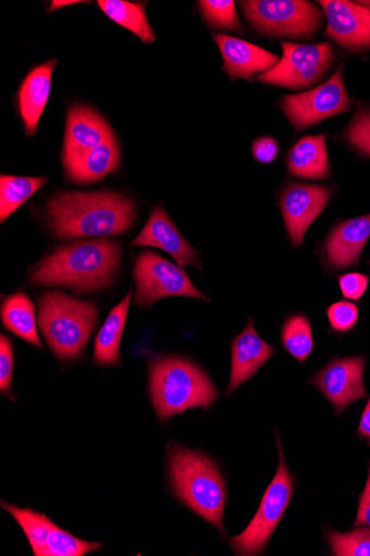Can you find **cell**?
Masks as SVG:
<instances>
[{
    "label": "cell",
    "mask_w": 370,
    "mask_h": 556,
    "mask_svg": "<svg viewBox=\"0 0 370 556\" xmlns=\"http://www.w3.org/2000/svg\"><path fill=\"white\" fill-rule=\"evenodd\" d=\"M107 123L85 106H75L68 113L64 148L65 166L81 157L88 150L113 139Z\"/></svg>",
    "instance_id": "18"
},
{
    "label": "cell",
    "mask_w": 370,
    "mask_h": 556,
    "mask_svg": "<svg viewBox=\"0 0 370 556\" xmlns=\"http://www.w3.org/2000/svg\"><path fill=\"white\" fill-rule=\"evenodd\" d=\"M47 181V178L3 175L0 179V220L4 223Z\"/></svg>",
    "instance_id": "26"
},
{
    "label": "cell",
    "mask_w": 370,
    "mask_h": 556,
    "mask_svg": "<svg viewBox=\"0 0 370 556\" xmlns=\"http://www.w3.org/2000/svg\"><path fill=\"white\" fill-rule=\"evenodd\" d=\"M97 323L98 308L93 302L58 291L44 292L39 300V327L60 361L72 362L80 357Z\"/></svg>",
    "instance_id": "5"
},
{
    "label": "cell",
    "mask_w": 370,
    "mask_h": 556,
    "mask_svg": "<svg viewBox=\"0 0 370 556\" xmlns=\"http://www.w3.org/2000/svg\"><path fill=\"white\" fill-rule=\"evenodd\" d=\"M327 540L333 555L370 556V529L368 528L356 529L347 533L330 530Z\"/></svg>",
    "instance_id": "28"
},
{
    "label": "cell",
    "mask_w": 370,
    "mask_h": 556,
    "mask_svg": "<svg viewBox=\"0 0 370 556\" xmlns=\"http://www.w3.org/2000/svg\"><path fill=\"white\" fill-rule=\"evenodd\" d=\"M200 8L206 21L217 28L240 30L241 23L233 0H203Z\"/></svg>",
    "instance_id": "29"
},
{
    "label": "cell",
    "mask_w": 370,
    "mask_h": 556,
    "mask_svg": "<svg viewBox=\"0 0 370 556\" xmlns=\"http://www.w3.org/2000/svg\"><path fill=\"white\" fill-rule=\"evenodd\" d=\"M346 140L370 159V110H359L345 131Z\"/></svg>",
    "instance_id": "30"
},
{
    "label": "cell",
    "mask_w": 370,
    "mask_h": 556,
    "mask_svg": "<svg viewBox=\"0 0 370 556\" xmlns=\"http://www.w3.org/2000/svg\"><path fill=\"white\" fill-rule=\"evenodd\" d=\"M120 164V151L116 138L87 151L66 167L68 177L77 184H92L115 172Z\"/></svg>",
    "instance_id": "22"
},
{
    "label": "cell",
    "mask_w": 370,
    "mask_h": 556,
    "mask_svg": "<svg viewBox=\"0 0 370 556\" xmlns=\"http://www.w3.org/2000/svg\"><path fill=\"white\" fill-rule=\"evenodd\" d=\"M132 292L116 306L99 331L93 353V363L99 366L120 364V345L130 308Z\"/></svg>",
    "instance_id": "23"
},
{
    "label": "cell",
    "mask_w": 370,
    "mask_h": 556,
    "mask_svg": "<svg viewBox=\"0 0 370 556\" xmlns=\"http://www.w3.org/2000/svg\"><path fill=\"white\" fill-rule=\"evenodd\" d=\"M281 106L296 130H304L349 111L352 100L345 87L343 68L326 84L312 90L285 96Z\"/></svg>",
    "instance_id": "10"
},
{
    "label": "cell",
    "mask_w": 370,
    "mask_h": 556,
    "mask_svg": "<svg viewBox=\"0 0 370 556\" xmlns=\"http://www.w3.org/2000/svg\"><path fill=\"white\" fill-rule=\"evenodd\" d=\"M2 507L21 526L36 556H84L102 547L101 543L71 534L33 509H22L4 501Z\"/></svg>",
    "instance_id": "11"
},
{
    "label": "cell",
    "mask_w": 370,
    "mask_h": 556,
    "mask_svg": "<svg viewBox=\"0 0 370 556\" xmlns=\"http://www.w3.org/2000/svg\"><path fill=\"white\" fill-rule=\"evenodd\" d=\"M150 395L161 421L194 408H208L219 397L213 380L195 364L179 357L150 363Z\"/></svg>",
    "instance_id": "4"
},
{
    "label": "cell",
    "mask_w": 370,
    "mask_h": 556,
    "mask_svg": "<svg viewBox=\"0 0 370 556\" xmlns=\"http://www.w3.org/2000/svg\"><path fill=\"white\" fill-rule=\"evenodd\" d=\"M119 243L97 239L76 241L59 248L31 273L36 286H61L76 292H91L111 286L119 270Z\"/></svg>",
    "instance_id": "2"
},
{
    "label": "cell",
    "mask_w": 370,
    "mask_h": 556,
    "mask_svg": "<svg viewBox=\"0 0 370 556\" xmlns=\"http://www.w3.org/2000/svg\"><path fill=\"white\" fill-rule=\"evenodd\" d=\"M56 61H50L35 68L25 79L18 93L20 111L27 130L33 136L47 105L51 89L52 72Z\"/></svg>",
    "instance_id": "21"
},
{
    "label": "cell",
    "mask_w": 370,
    "mask_h": 556,
    "mask_svg": "<svg viewBox=\"0 0 370 556\" xmlns=\"http://www.w3.org/2000/svg\"><path fill=\"white\" fill-rule=\"evenodd\" d=\"M227 73L234 78L251 79L258 73H268L280 59L268 50L228 35H217Z\"/></svg>",
    "instance_id": "19"
},
{
    "label": "cell",
    "mask_w": 370,
    "mask_h": 556,
    "mask_svg": "<svg viewBox=\"0 0 370 556\" xmlns=\"http://www.w3.org/2000/svg\"><path fill=\"white\" fill-rule=\"evenodd\" d=\"M137 283L136 306L151 307L163 298L189 296L209 301L189 279L186 271L153 251H143L133 271Z\"/></svg>",
    "instance_id": "8"
},
{
    "label": "cell",
    "mask_w": 370,
    "mask_h": 556,
    "mask_svg": "<svg viewBox=\"0 0 370 556\" xmlns=\"http://www.w3.org/2000/svg\"><path fill=\"white\" fill-rule=\"evenodd\" d=\"M328 318L334 331L346 333L357 325L359 311L352 302L339 301L329 307Z\"/></svg>",
    "instance_id": "31"
},
{
    "label": "cell",
    "mask_w": 370,
    "mask_h": 556,
    "mask_svg": "<svg viewBox=\"0 0 370 556\" xmlns=\"http://www.w3.org/2000/svg\"><path fill=\"white\" fill-rule=\"evenodd\" d=\"M168 473L175 496L224 533L228 492L218 465L201 452L173 444L168 448Z\"/></svg>",
    "instance_id": "3"
},
{
    "label": "cell",
    "mask_w": 370,
    "mask_h": 556,
    "mask_svg": "<svg viewBox=\"0 0 370 556\" xmlns=\"http://www.w3.org/2000/svg\"><path fill=\"white\" fill-rule=\"evenodd\" d=\"M369 238L370 214L335 227L324 244V258L329 269L339 271L358 265Z\"/></svg>",
    "instance_id": "16"
},
{
    "label": "cell",
    "mask_w": 370,
    "mask_h": 556,
    "mask_svg": "<svg viewBox=\"0 0 370 556\" xmlns=\"http://www.w3.org/2000/svg\"><path fill=\"white\" fill-rule=\"evenodd\" d=\"M254 160L260 164H272L279 155V143L271 137H263L253 143Z\"/></svg>",
    "instance_id": "34"
},
{
    "label": "cell",
    "mask_w": 370,
    "mask_h": 556,
    "mask_svg": "<svg viewBox=\"0 0 370 556\" xmlns=\"http://www.w3.org/2000/svg\"><path fill=\"white\" fill-rule=\"evenodd\" d=\"M357 435L370 444V399L360 418Z\"/></svg>",
    "instance_id": "36"
},
{
    "label": "cell",
    "mask_w": 370,
    "mask_h": 556,
    "mask_svg": "<svg viewBox=\"0 0 370 556\" xmlns=\"http://www.w3.org/2000/svg\"><path fill=\"white\" fill-rule=\"evenodd\" d=\"M339 282L345 298L360 300L368 288L369 278L358 273H349L341 276Z\"/></svg>",
    "instance_id": "33"
},
{
    "label": "cell",
    "mask_w": 370,
    "mask_h": 556,
    "mask_svg": "<svg viewBox=\"0 0 370 556\" xmlns=\"http://www.w3.org/2000/svg\"><path fill=\"white\" fill-rule=\"evenodd\" d=\"M282 343L290 355L304 364L314 349L312 330L308 318L303 314L290 316L281 332Z\"/></svg>",
    "instance_id": "27"
},
{
    "label": "cell",
    "mask_w": 370,
    "mask_h": 556,
    "mask_svg": "<svg viewBox=\"0 0 370 556\" xmlns=\"http://www.w3.org/2000/svg\"><path fill=\"white\" fill-rule=\"evenodd\" d=\"M132 245L162 249L168 252L180 267H201L197 252L183 238L177 226L162 207H156L152 212L148 224L135 239Z\"/></svg>",
    "instance_id": "15"
},
{
    "label": "cell",
    "mask_w": 370,
    "mask_h": 556,
    "mask_svg": "<svg viewBox=\"0 0 370 556\" xmlns=\"http://www.w3.org/2000/svg\"><path fill=\"white\" fill-rule=\"evenodd\" d=\"M80 2H77V0H55V2H52L51 3V8H50V11L51 12H54L61 8H64V7H68V5H74V4H79Z\"/></svg>",
    "instance_id": "37"
},
{
    "label": "cell",
    "mask_w": 370,
    "mask_h": 556,
    "mask_svg": "<svg viewBox=\"0 0 370 556\" xmlns=\"http://www.w3.org/2000/svg\"><path fill=\"white\" fill-rule=\"evenodd\" d=\"M231 349V378L226 392L228 396L253 378L276 353V349L258 336L251 318L246 328L233 340Z\"/></svg>",
    "instance_id": "17"
},
{
    "label": "cell",
    "mask_w": 370,
    "mask_h": 556,
    "mask_svg": "<svg viewBox=\"0 0 370 556\" xmlns=\"http://www.w3.org/2000/svg\"><path fill=\"white\" fill-rule=\"evenodd\" d=\"M14 369V351L11 340L2 334L0 338V391L2 394L15 400L12 395Z\"/></svg>",
    "instance_id": "32"
},
{
    "label": "cell",
    "mask_w": 370,
    "mask_h": 556,
    "mask_svg": "<svg viewBox=\"0 0 370 556\" xmlns=\"http://www.w3.org/2000/svg\"><path fill=\"white\" fill-rule=\"evenodd\" d=\"M365 526L370 528V464L365 489L360 495L357 518L354 527Z\"/></svg>",
    "instance_id": "35"
},
{
    "label": "cell",
    "mask_w": 370,
    "mask_h": 556,
    "mask_svg": "<svg viewBox=\"0 0 370 556\" xmlns=\"http://www.w3.org/2000/svg\"><path fill=\"white\" fill-rule=\"evenodd\" d=\"M365 366L366 359L361 356L336 358L319 372H315L309 383L323 393L340 415L349 404L366 397Z\"/></svg>",
    "instance_id": "13"
},
{
    "label": "cell",
    "mask_w": 370,
    "mask_h": 556,
    "mask_svg": "<svg viewBox=\"0 0 370 556\" xmlns=\"http://www.w3.org/2000/svg\"><path fill=\"white\" fill-rule=\"evenodd\" d=\"M319 4L328 18L330 38L353 52L370 48V8L346 0H323Z\"/></svg>",
    "instance_id": "14"
},
{
    "label": "cell",
    "mask_w": 370,
    "mask_h": 556,
    "mask_svg": "<svg viewBox=\"0 0 370 556\" xmlns=\"http://www.w3.org/2000/svg\"><path fill=\"white\" fill-rule=\"evenodd\" d=\"M242 9L256 30L271 36L307 38L323 23L321 11L304 0H248Z\"/></svg>",
    "instance_id": "7"
},
{
    "label": "cell",
    "mask_w": 370,
    "mask_h": 556,
    "mask_svg": "<svg viewBox=\"0 0 370 556\" xmlns=\"http://www.w3.org/2000/svg\"><path fill=\"white\" fill-rule=\"evenodd\" d=\"M284 55L278 66L258 76V80L298 89L320 81L334 63L335 54L330 42L298 45L282 42Z\"/></svg>",
    "instance_id": "9"
},
{
    "label": "cell",
    "mask_w": 370,
    "mask_h": 556,
    "mask_svg": "<svg viewBox=\"0 0 370 556\" xmlns=\"http://www.w3.org/2000/svg\"><path fill=\"white\" fill-rule=\"evenodd\" d=\"M291 176L310 180H323L330 176V163L326 136H306L291 149L288 160Z\"/></svg>",
    "instance_id": "20"
},
{
    "label": "cell",
    "mask_w": 370,
    "mask_h": 556,
    "mask_svg": "<svg viewBox=\"0 0 370 556\" xmlns=\"http://www.w3.org/2000/svg\"><path fill=\"white\" fill-rule=\"evenodd\" d=\"M279 446L278 471L261 498L259 508L247 528L238 536L231 538L229 543L235 555L252 556L266 552L277 528L290 507L294 481L289 471L282 443L277 434Z\"/></svg>",
    "instance_id": "6"
},
{
    "label": "cell",
    "mask_w": 370,
    "mask_h": 556,
    "mask_svg": "<svg viewBox=\"0 0 370 556\" xmlns=\"http://www.w3.org/2000/svg\"><path fill=\"white\" fill-rule=\"evenodd\" d=\"M98 5L105 15L136 34L144 42L154 41V33L142 5L124 0H99Z\"/></svg>",
    "instance_id": "25"
},
{
    "label": "cell",
    "mask_w": 370,
    "mask_h": 556,
    "mask_svg": "<svg viewBox=\"0 0 370 556\" xmlns=\"http://www.w3.org/2000/svg\"><path fill=\"white\" fill-rule=\"evenodd\" d=\"M136 204L116 192H64L47 205L49 226L62 239L118 236L136 220Z\"/></svg>",
    "instance_id": "1"
},
{
    "label": "cell",
    "mask_w": 370,
    "mask_h": 556,
    "mask_svg": "<svg viewBox=\"0 0 370 556\" xmlns=\"http://www.w3.org/2000/svg\"><path fill=\"white\" fill-rule=\"evenodd\" d=\"M333 188L306 184H290L280 195V207L290 241L299 249L310 225L327 208Z\"/></svg>",
    "instance_id": "12"
},
{
    "label": "cell",
    "mask_w": 370,
    "mask_h": 556,
    "mask_svg": "<svg viewBox=\"0 0 370 556\" xmlns=\"http://www.w3.org/2000/svg\"><path fill=\"white\" fill-rule=\"evenodd\" d=\"M2 321L4 327L28 343L42 348L37 331L35 306L25 292L12 294L3 301Z\"/></svg>",
    "instance_id": "24"
}]
</instances>
